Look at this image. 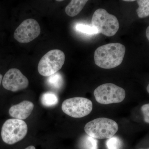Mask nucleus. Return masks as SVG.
<instances>
[{
	"mask_svg": "<svg viewBox=\"0 0 149 149\" xmlns=\"http://www.w3.org/2000/svg\"><path fill=\"white\" fill-rule=\"evenodd\" d=\"M137 2L139 7L136 12L139 18L149 16V0H139Z\"/></svg>",
	"mask_w": 149,
	"mask_h": 149,
	"instance_id": "14",
	"label": "nucleus"
},
{
	"mask_svg": "<svg viewBox=\"0 0 149 149\" xmlns=\"http://www.w3.org/2000/svg\"><path fill=\"white\" fill-rule=\"evenodd\" d=\"M96 100L102 104L118 103L122 102L125 97L123 88L112 83H106L96 88L94 92Z\"/></svg>",
	"mask_w": 149,
	"mask_h": 149,
	"instance_id": "6",
	"label": "nucleus"
},
{
	"mask_svg": "<svg viewBox=\"0 0 149 149\" xmlns=\"http://www.w3.org/2000/svg\"><path fill=\"white\" fill-rule=\"evenodd\" d=\"M47 83L52 88L54 89H59L63 85V78L61 74L58 72L49 76Z\"/></svg>",
	"mask_w": 149,
	"mask_h": 149,
	"instance_id": "15",
	"label": "nucleus"
},
{
	"mask_svg": "<svg viewBox=\"0 0 149 149\" xmlns=\"http://www.w3.org/2000/svg\"><path fill=\"white\" fill-rule=\"evenodd\" d=\"M88 1L86 0H72L67 6L65 13L68 16H76L83 9Z\"/></svg>",
	"mask_w": 149,
	"mask_h": 149,
	"instance_id": "11",
	"label": "nucleus"
},
{
	"mask_svg": "<svg viewBox=\"0 0 149 149\" xmlns=\"http://www.w3.org/2000/svg\"><path fill=\"white\" fill-rule=\"evenodd\" d=\"M79 148L80 149H97V141L88 135H85L80 139Z\"/></svg>",
	"mask_w": 149,
	"mask_h": 149,
	"instance_id": "13",
	"label": "nucleus"
},
{
	"mask_svg": "<svg viewBox=\"0 0 149 149\" xmlns=\"http://www.w3.org/2000/svg\"><path fill=\"white\" fill-rule=\"evenodd\" d=\"M34 105L29 101H24L12 106L9 110L10 116L16 119L23 120L31 115L34 109Z\"/></svg>",
	"mask_w": 149,
	"mask_h": 149,
	"instance_id": "10",
	"label": "nucleus"
},
{
	"mask_svg": "<svg viewBox=\"0 0 149 149\" xmlns=\"http://www.w3.org/2000/svg\"><path fill=\"white\" fill-rule=\"evenodd\" d=\"M2 84L6 90L15 92L27 88L29 82L27 77L19 70L13 68L9 70L5 74Z\"/></svg>",
	"mask_w": 149,
	"mask_h": 149,
	"instance_id": "9",
	"label": "nucleus"
},
{
	"mask_svg": "<svg viewBox=\"0 0 149 149\" xmlns=\"http://www.w3.org/2000/svg\"><path fill=\"white\" fill-rule=\"evenodd\" d=\"M141 111L143 115L144 121L147 123H149V104L142 106Z\"/></svg>",
	"mask_w": 149,
	"mask_h": 149,
	"instance_id": "18",
	"label": "nucleus"
},
{
	"mask_svg": "<svg viewBox=\"0 0 149 149\" xmlns=\"http://www.w3.org/2000/svg\"><path fill=\"white\" fill-rule=\"evenodd\" d=\"M93 108L92 101L82 97L66 99L62 105V109L63 112L74 118L85 117L91 113Z\"/></svg>",
	"mask_w": 149,
	"mask_h": 149,
	"instance_id": "7",
	"label": "nucleus"
},
{
	"mask_svg": "<svg viewBox=\"0 0 149 149\" xmlns=\"http://www.w3.org/2000/svg\"><path fill=\"white\" fill-rule=\"evenodd\" d=\"M92 26L107 37L114 36L119 28L117 17L109 13L103 8L97 10L93 14L92 19Z\"/></svg>",
	"mask_w": 149,
	"mask_h": 149,
	"instance_id": "3",
	"label": "nucleus"
},
{
	"mask_svg": "<svg viewBox=\"0 0 149 149\" xmlns=\"http://www.w3.org/2000/svg\"></svg>",
	"mask_w": 149,
	"mask_h": 149,
	"instance_id": "25",
	"label": "nucleus"
},
{
	"mask_svg": "<svg viewBox=\"0 0 149 149\" xmlns=\"http://www.w3.org/2000/svg\"><path fill=\"white\" fill-rule=\"evenodd\" d=\"M41 28L35 19H27L19 24L14 33V37L19 42L29 43L40 35Z\"/></svg>",
	"mask_w": 149,
	"mask_h": 149,
	"instance_id": "8",
	"label": "nucleus"
},
{
	"mask_svg": "<svg viewBox=\"0 0 149 149\" xmlns=\"http://www.w3.org/2000/svg\"><path fill=\"white\" fill-rule=\"evenodd\" d=\"M76 29L79 32L88 35L98 34L97 30L93 26L84 24H78L76 26Z\"/></svg>",
	"mask_w": 149,
	"mask_h": 149,
	"instance_id": "17",
	"label": "nucleus"
},
{
	"mask_svg": "<svg viewBox=\"0 0 149 149\" xmlns=\"http://www.w3.org/2000/svg\"><path fill=\"white\" fill-rule=\"evenodd\" d=\"M62 1V0H61V1Z\"/></svg>",
	"mask_w": 149,
	"mask_h": 149,
	"instance_id": "24",
	"label": "nucleus"
},
{
	"mask_svg": "<svg viewBox=\"0 0 149 149\" xmlns=\"http://www.w3.org/2000/svg\"><path fill=\"white\" fill-rule=\"evenodd\" d=\"M3 78V75L0 73V85H1V82H2Z\"/></svg>",
	"mask_w": 149,
	"mask_h": 149,
	"instance_id": "21",
	"label": "nucleus"
},
{
	"mask_svg": "<svg viewBox=\"0 0 149 149\" xmlns=\"http://www.w3.org/2000/svg\"><path fill=\"white\" fill-rule=\"evenodd\" d=\"M126 1V2H127V1L132 2V1H133V0H131V1H130V0H125V1Z\"/></svg>",
	"mask_w": 149,
	"mask_h": 149,
	"instance_id": "23",
	"label": "nucleus"
},
{
	"mask_svg": "<svg viewBox=\"0 0 149 149\" xmlns=\"http://www.w3.org/2000/svg\"><path fill=\"white\" fill-rule=\"evenodd\" d=\"M147 91H148V93L149 94V84L148 85V86H147Z\"/></svg>",
	"mask_w": 149,
	"mask_h": 149,
	"instance_id": "22",
	"label": "nucleus"
},
{
	"mask_svg": "<svg viewBox=\"0 0 149 149\" xmlns=\"http://www.w3.org/2000/svg\"><path fill=\"white\" fill-rule=\"evenodd\" d=\"M27 130V124L24 120L11 118L6 120L3 124L1 136L4 143L13 145L24 139Z\"/></svg>",
	"mask_w": 149,
	"mask_h": 149,
	"instance_id": "4",
	"label": "nucleus"
},
{
	"mask_svg": "<svg viewBox=\"0 0 149 149\" xmlns=\"http://www.w3.org/2000/svg\"><path fill=\"white\" fill-rule=\"evenodd\" d=\"M118 125L114 120L99 118L88 123L85 126V133L95 139H109L116 133Z\"/></svg>",
	"mask_w": 149,
	"mask_h": 149,
	"instance_id": "2",
	"label": "nucleus"
},
{
	"mask_svg": "<svg viewBox=\"0 0 149 149\" xmlns=\"http://www.w3.org/2000/svg\"><path fill=\"white\" fill-rule=\"evenodd\" d=\"M41 101L43 106L46 107L54 106L58 102V96L53 92H46L41 96Z\"/></svg>",
	"mask_w": 149,
	"mask_h": 149,
	"instance_id": "12",
	"label": "nucleus"
},
{
	"mask_svg": "<svg viewBox=\"0 0 149 149\" xmlns=\"http://www.w3.org/2000/svg\"><path fill=\"white\" fill-rule=\"evenodd\" d=\"M65 61V55L63 51L59 49L49 51L39 62L38 72L42 76L49 77L61 69Z\"/></svg>",
	"mask_w": 149,
	"mask_h": 149,
	"instance_id": "5",
	"label": "nucleus"
},
{
	"mask_svg": "<svg viewBox=\"0 0 149 149\" xmlns=\"http://www.w3.org/2000/svg\"><path fill=\"white\" fill-rule=\"evenodd\" d=\"M125 52V46L120 43L104 45L95 51V63L98 66L104 69L114 68L122 63Z\"/></svg>",
	"mask_w": 149,
	"mask_h": 149,
	"instance_id": "1",
	"label": "nucleus"
},
{
	"mask_svg": "<svg viewBox=\"0 0 149 149\" xmlns=\"http://www.w3.org/2000/svg\"><path fill=\"white\" fill-rule=\"evenodd\" d=\"M122 146V141L117 136H113L109 139L106 142L108 149H121Z\"/></svg>",
	"mask_w": 149,
	"mask_h": 149,
	"instance_id": "16",
	"label": "nucleus"
},
{
	"mask_svg": "<svg viewBox=\"0 0 149 149\" xmlns=\"http://www.w3.org/2000/svg\"><path fill=\"white\" fill-rule=\"evenodd\" d=\"M146 35L147 38L149 41V26L147 28L146 31Z\"/></svg>",
	"mask_w": 149,
	"mask_h": 149,
	"instance_id": "19",
	"label": "nucleus"
},
{
	"mask_svg": "<svg viewBox=\"0 0 149 149\" xmlns=\"http://www.w3.org/2000/svg\"><path fill=\"white\" fill-rule=\"evenodd\" d=\"M25 149H36V148H35V147L34 146H31L27 147Z\"/></svg>",
	"mask_w": 149,
	"mask_h": 149,
	"instance_id": "20",
	"label": "nucleus"
}]
</instances>
